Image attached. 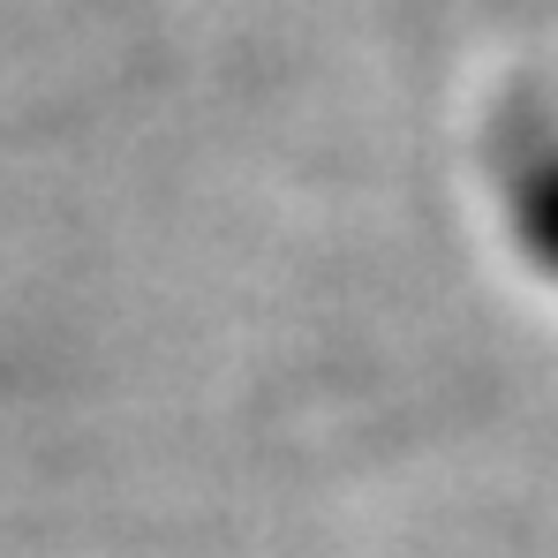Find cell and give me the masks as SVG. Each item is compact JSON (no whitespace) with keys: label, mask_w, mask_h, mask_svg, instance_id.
I'll return each mask as SVG.
<instances>
[{"label":"cell","mask_w":558,"mask_h":558,"mask_svg":"<svg viewBox=\"0 0 558 558\" xmlns=\"http://www.w3.org/2000/svg\"><path fill=\"white\" fill-rule=\"evenodd\" d=\"M513 242L529 250L536 272L558 279V151H536L513 174Z\"/></svg>","instance_id":"6da1fadb"}]
</instances>
